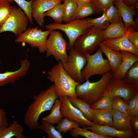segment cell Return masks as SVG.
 I'll return each mask as SVG.
<instances>
[{
    "instance_id": "cell-1",
    "label": "cell",
    "mask_w": 138,
    "mask_h": 138,
    "mask_svg": "<svg viewBox=\"0 0 138 138\" xmlns=\"http://www.w3.org/2000/svg\"><path fill=\"white\" fill-rule=\"evenodd\" d=\"M33 98L34 101L28 107L24 118L25 125L31 130L39 129L40 124L38 121L40 115L43 112L50 110L58 98L54 84L38 95L33 96Z\"/></svg>"
},
{
    "instance_id": "cell-2",
    "label": "cell",
    "mask_w": 138,
    "mask_h": 138,
    "mask_svg": "<svg viewBox=\"0 0 138 138\" xmlns=\"http://www.w3.org/2000/svg\"><path fill=\"white\" fill-rule=\"evenodd\" d=\"M113 75L110 71L102 75L97 81L91 82L88 79L83 84L77 85L76 88L77 97L92 105L102 96Z\"/></svg>"
},
{
    "instance_id": "cell-3",
    "label": "cell",
    "mask_w": 138,
    "mask_h": 138,
    "mask_svg": "<svg viewBox=\"0 0 138 138\" xmlns=\"http://www.w3.org/2000/svg\"><path fill=\"white\" fill-rule=\"evenodd\" d=\"M47 74V79L54 84L56 95L58 98L65 95L77 97L76 88L77 85L81 83L75 82L67 73L60 61L53 65Z\"/></svg>"
},
{
    "instance_id": "cell-4",
    "label": "cell",
    "mask_w": 138,
    "mask_h": 138,
    "mask_svg": "<svg viewBox=\"0 0 138 138\" xmlns=\"http://www.w3.org/2000/svg\"><path fill=\"white\" fill-rule=\"evenodd\" d=\"M45 27L48 30L58 29L63 31L68 39L67 49L69 50L73 48L74 42L78 37L85 35L93 26L85 19H81L72 20L65 24L54 22L46 25Z\"/></svg>"
},
{
    "instance_id": "cell-5",
    "label": "cell",
    "mask_w": 138,
    "mask_h": 138,
    "mask_svg": "<svg viewBox=\"0 0 138 138\" xmlns=\"http://www.w3.org/2000/svg\"><path fill=\"white\" fill-rule=\"evenodd\" d=\"M84 54L87 63L82 70L81 74L85 80L96 75H102L111 71L108 60L103 58L102 53L99 48L93 54L88 53Z\"/></svg>"
},
{
    "instance_id": "cell-6",
    "label": "cell",
    "mask_w": 138,
    "mask_h": 138,
    "mask_svg": "<svg viewBox=\"0 0 138 138\" xmlns=\"http://www.w3.org/2000/svg\"><path fill=\"white\" fill-rule=\"evenodd\" d=\"M104 30L94 27L90 28L85 35L77 38L74 42L73 48L80 53L91 54L97 49L99 44L104 39Z\"/></svg>"
},
{
    "instance_id": "cell-7",
    "label": "cell",
    "mask_w": 138,
    "mask_h": 138,
    "mask_svg": "<svg viewBox=\"0 0 138 138\" xmlns=\"http://www.w3.org/2000/svg\"><path fill=\"white\" fill-rule=\"evenodd\" d=\"M68 43L59 31L52 30L46 43V56H53L55 60L66 63L68 59L66 52Z\"/></svg>"
},
{
    "instance_id": "cell-8",
    "label": "cell",
    "mask_w": 138,
    "mask_h": 138,
    "mask_svg": "<svg viewBox=\"0 0 138 138\" xmlns=\"http://www.w3.org/2000/svg\"><path fill=\"white\" fill-rule=\"evenodd\" d=\"M29 21L28 17L23 10L20 7L14 6L8 17L0 28V34L10 31L18 37L26 30Z\"/></svg>"
},
{
    "instance_id": "cell-9",
    "label": "cell",
    "mask_w": 138,
    "mask_h": 138,
    "mask_svg": "<svg viewBox=\"0 0 138 138\" xmlns=\"http://www.w3.org/2000/svg\"><path fill=\"white\" fill-rule=\"evenodd\" d=\"M67 62L61 63L67 73L75 82L81 83L85 80L82 77V70L87 63L84 54L80 53L73 48L70 49Z\"/></svg>"
},
{
    "instance_id": "cell-10",
    "label": "cell",
    "mask_w": 138,
    "mask_h": 138,
    "mask_svg": "<svg viewBox=\"0 0 138 138\" xmlns=\"http://www.w3.org/2000/svg\"><path fill=\"white\" fill-rule=\"evenodd\" d=\"M52 30L42 31L38 27L26 29L15 40L17 43H27L33 47H37L39 52L42 53L46 51V43L47 37Z\"/></svg>"
},
{
    "instance_id": "cell-11",
    "label": "cell",
    "mask_w": 138,
    "mask_h": 138,
    "mask_svg": "<svg viewBox=\"0 0 138 138\" xmlns=\"http://www.w3.org/2000/svg\"><path fill=\"white\" fill-rule=\"evenodd\" d=\"M59 99L61 102V111L63 117L77 122L83 127L91 126L94 123L87 119L82 112L71 103L67 96H64Z\"/></svg>"
},
{
    "instance_id": "cell-12",
    "label": "cell",
    "mask_w": 138,
    "mask_h": 138,
    "mask_svg": "<svg viewBox=\"0 0 138 138\" xmlns=\"http://www.w3.org/2000/svg\"><path fill=\"white\" fill-rule=\"evenodd\" d=\"M109 83L111 88L112 97L119 96L126 102H128L138 92V87L113 76Z\"/></svg>"
},
{
    "instance_id": "cell-13",
    "label": "cell",
    "mask_w": 138,
    "mask_h": 138,
    "mask_svg": "<svg viewBox=\"0 0 138 138\" xmlns=\"http://www.w3.org/2000/svg\"><path fill=\"white\" fill-rule=\"evenodd\" d=\"M60 3L58 0H34L31 5L32 18L39 26H42L45 13Z\"/></svg>"
},
{
    "instance_id": "cell-14",
    "label": "cell",
    "mask_w": 138,
    "mask_h": 138,
    "mask_svg": "<svg viewBox=\"0 0 138 138\" xmlns=\"http://www.w3.org/2000/svg\"><path fill=\"white\" fill-rule=\"evenodd\" d=\"M85 127L99 135L112 137L136 138L137 135L134 131H124L116 129L112 126L100 125L93 123L91 126Z\"/></svg>"
},
{
    "instance_id": "cell-15",
    "label": "cell",
    "mask_w": 138,
    "mask_h": 138,
    "mask_svg": "<svg viewBox=\"0 0 138 138\" xmlns=\"http://www.w3.org/2000/svg\"><path fill=\"white\" fill-rule=\"evenodd\" d=\"M101 42L113 51H124L138 55V48L125 37L113 39H105Z\"/></svg>"
},
{
    "instance_id": "cell-16",
    "label": "cell",
    "mask_w": 138,
    "mask_h": 138,
    "mask_svg": "<svg viewBox=\"0 0 138 138\" xmlns=\"http://www.w3.org/2000/svg\"><path fill=\"white\" fill-rule=\"evenodd\" d=\"M20 63V67L18 70L0 73V86L14 83L17 79L26 75L30 66V62L26 59L21 60Z\"/></svg>"
},
{
    "instance_id": "cell-17",
    "label": "cell",
    "mask_w": 138,
    "mask_h": 138,
    "mask_svg": "<svg viewBox=\"0 0 138 138\" xmlns=\"http://www.w3.org/2000/svg\"><path fill=\"white\" fill-rule=\"evenodd\" d=\"M114 3L119 12L122 19V21L127 29L132 25L137 29L138 26L133 19L134 16H137V12L134 9V6H128L122 2L114 1Z\"/></svg>"
},
{
    "instance_id": "cell-18",
    "label": "cell",
    "mask_w": 138,
    "mask_h": 138,
    "mask_svg": "<svg viewBox=\"0 0 138 138\" xmlns=\"http://www.w3.org/2000/svg\"><path fill=\"white\" fill-rule=\"evenodd\" d=\"M120 51L122 54V61L117 71L113 74V77L122 79L127 71L134 63L138 61V55L127 51Z\"/></svg>"
},
{
    "instance_id": "cell-19",
    "label": "cell",
    "mask_w": 138,
    "mask_h": 138,
    "mask_svg": "<svg viewBox=\"0 0 138 138\" xmlns=\"http://www.w3.org/2000/svg\"><path fill=\"white\" fill-rule=\"evenodd\" d=\"M112 112V127L119 130L134 131L131 124V117L129 114L113 109Z\"/></svg>"
},
{
    "instance_id": "cell-20",
    "label": "cell",
    "mask_w": 138,
    "mask_h": 138,
    "mask_svg": "<svg viewBox=\"0 0 138 138\" xmlns=\"http://www.w3.org/2000/svg\"><path fill=\"white\" fill-rule=\"evenodd\" d=\"M98 46L102 53L107 57L111 67V71L114 74L117 71L121 63V52L112 50L102 42L99 44Z\"/></svg>"
},
{
    "instance_id": "cell-21",
    "label": "cell",
    "mask_w": 138,
    "mask_h": 138,
    "mask_svg": "<svg viewBox=\"0 0 138 138\" xmlns=\"http://www.w3.org/2000/svg\"><path fill=\"white\" fill-rule=\"evenodd\" d=\"M24 129L22 125L17 120L14 121L12 123L8 126L0 127V138H25L22 133Z\"/></svg>"
},
{
    "instance_id": "cell-22",
    "label": "cell",
    "mask_w": 138,
    "mask_h": 138,
    "mask_svg": "<svg viewBox=\"0 0 138 138\" xmlns=\"http://www.w3.org/2000/svg\"><path fill=\"white\" fill-rule=\"evenodd\" d=\"M127 29L122 21L110 24L104 30V39H113L123 36L126 37L127 34Z\"/></svg>"
},
{
    "instance_id": "cell-23",
    "label": "cell",
    "mask_w": 138,
    "mask_h": 138,
    "mask_svg": "<svg viewBox=\"0 0 138 138\" xmlns=\"http://www.w3.org/2000/svg\"><path fill=\"white\" fill-rule=\"evenodd\" d=\"M93 122L100 125L112 126V108L93 110Z\"/></svg>"
},
{
    "instance_id": "cell-24",
    "label": "cell",
    "mask_w": 138,
    "mask_h": 138,
    "mask_svg": "<svg viewBox=\"0 0 138 138\" xmlns=\"http://www.w3.org/2000/svg\"><path fill=\"white\" fill-rule=\"evenodd\" d=\"M112 98L111 88L109 83L102 96L99 100L90 106V107L93 110L112 108Z\"/></svg>"
},
{
    "instance_id": "cell-25",
    "label": "cell",
    "mask_w": 138,
    "mask_h": 138,
    "mask_svg": "<svg viewBox=\"0 0 138 138\" xmlns=\"http://www.w3.org/2000/svg\"><path fill=\"white\" fill-rule=\"evenodd\" d=\"M67 97L71 103L79 109L87 119L90 121H92L93 110L91 108L90 106L77 97L75 98Z\"/></svg>"
},
{
    "instance_id": "cell-26",
    "label": "cell",
    "mask_w": 138,
    "mask_h": 138,
    "mask_svg": "<svg viewBox=\"0 0 138 138\" xmlns=\"http://www.w3.org/2000/svg\"><path fill=\"white\" fill-rule=\"evenodd\" d=\"M61 103L60 99H56L50 110V113L42 120L52 124L59 123L63 117L60 110Z\"/></svg>"
},
{
    "instance_id": "cell-27",
    "label": "cell",
    "mask_w": 138,
    "mask_h": 138,
    "mask_svg": "<svg viewBox=\"0 0 138 138\" xmlns=\"http://www.w3.org/2000/svg\"><path fill=\"white\" fill-rule=\"evenodd\" d=\"M96 10L93 2L78 7L71 18V20L82 19L96 13Z\"/></svg>"
},
{
    "instance_id": "cell-28",
    "label": "cell",
    "mask_w": 138,
    "mask_h": 138,
    "mask_svg": "<svg viewBox=\"0 0 138 138\" xmlns=\"http://www.w3.org/2000/svg\"><path fill=\"white\" fill-rule=\"evenodd\" d=\"M64 14V4L60 3L57 4L47 12L45 14V16L51 17L54 20L55 23L61 24L63 21Z\"/></svg>"
},
{
    "instance_id": "cell-29",
    "label": "cell",
    "mask_w": 138,
    "mask_h": 138,
    "mask_svg": "<svg viewBox=\"0 0 138 138\" xmlns=\"http://www.w3.org/2000/svg\"><path fill=\"white\" fill-rule=\"evenodd\" d=\"M122 79L138 87V61L134 63L127 71Z\"/></svg>"
},
{
    "instance_id": "cell-30",
    "label": "cell",
    "mask_w": 138,
    "mask_h": 138,
    "mask_svg": "<svg viewBox=\"0 0 138 138\" xmlns=\"http://www.w3.org/2000/svg\"><path fill=\"white\" fill-rule=\"evenodd\" d=\"M70 134L74 137H77L79 136L86 138H112L110 137L102 136L96 133L91 131L88 130L85 127L81 128L79 126L72 129L70 131Z\"/></svg>"
},
{
    "instance_id": "cell-31",
    "label": "cell",
    "mask_w": 138,
    "mask_h": 138,
    "mask_svg": "<svg viewBox=\"0 0 138 138\" xmlns=\"http://www.w3.org/2000/svg\"><path fill=\"white\" fill-rule=\"evenodd\" d=\"M41 124L39 129L45 132L48 135L47 138H63L60 133L56 129V126L43 120L41 121Z\"/></svg>"
},
{
    "instance_id": "cell-32",
    "label": "cell",
    "mask_w": 138,
    "mask_h": 138,
    "mask_svg": "<svg viewBox=\"0 0 138 138\" xmlns=\"http://www.w3.org/2000/svg\"><path fill=\"white\" fill-rule=\"evenodd\" d=\"M93 27L100 30H105L110 24L105 13L104 11L102 16L99 17L92 18H87L85 19Z\"/></svg>"
},
{
    "instance_id": "cell-33",
    "label": "cell",
    "mask_w": 138,
    "mask_h": 138,
    "mask_svg": "<svg viewBox=\"0 0 138 138\" xmlns=\"http://www.w3.org/2000/svg\"><path fill=\"white\" fill-rule=\"evenodd\" d=\"M79 126L77 122L70 120L64 117L57 123V125L56 127V128L60 133H65L70 131L72 129Z\"/></svg>"
},
{
    "instance_id": "cell-34",
    "label": "cell",
    "mask_w": 138,
    "mask_h": 138,
    "mask_svg": "<svg viewBox=\"0 0 138 138\" xmlns=\"http://www.w3.org/2000/svg\"><path fill=\"white\" fill-rule=\"evenodd\" d=\"M7 0H0V28L8 17L13 6Z\"/></svg>"
},
{
    "instance_id": "cell-35",
    "label": "cell",
    "mask_w": 138,
    "mask_h": 138,
    "mask_svg": "<svg viewBox=\"0 0 138 138\" xmlns=\"http://www.w3.org/2000/svg\"><path fill=\"white\" fill-rule=\"evenodd\" d=\"M63 1L65 14L63 21L67 23L71 21V18L78 6L74 0H64Z\"/></svg>"
},
{
    "instance_id": "cell-36",
    "label": "cell",
    "mask_w": 138,
    "mask_h": 138,
    "mask_svg": "<svg viewBox=\"0 0 138 138\" xmlns=\"http://www.w3.org/2000/svg\"><path fill=\"white\" fill-rule=\"evenodd\" d=\"M10 3L15 2L25 12L28 17L30 23L33 24L31 13V5L34 0L27 1L25 0H7Z\"/></svg>"
},
{
    "instance_id": "cell-37",
    "label": "cell",
    "mask_w": 138,
    "mask_h": 138,
    "mask_svg": "<svg viewBox=\"0 0 138 138\" xmlns=\"http://www.w3.org/2000/svg\"><path fill=\"white\" fill-rule=\"evenodd\" d=\"M112 108L124 113H127L128 102L124 101L119 96L112 97Z\"/></svg>"
},
{
    "instance_id": "cell-38",
    "label": "cell",
    "mask_w": 138,
    "mask_h": 138,
    "mask_svg": "<svg viewBox=\"0 0 138 138\" xmlns=\"http://www.w3.org/2000/svg\"><path fill=\"white\" fill-rule=\"evenodd\" d=\"M105 13L107 18L110 24L122 21V17L117 7L111 5L106 10Z\"/></svg>"
},
{
    "instance_id": "cell-39",
    "label": "cell",
    "mask_w": 138,
    "mask_h": 138,
    "mask_svg": "<svg viewBox=\"0 0 138 138\" xmlns=\"http://www.w3.org/2000/svg\"><path fill=\"white\" fill-rule=\"evenodd\" d=\"M114 0H93L96 10V13L99 14L106 12L108 8L113 4Z\"/></svg>"
},
{
    "instance_id": "cell-40",
    "label": "cell",
    "mask_w": 138,
    "mask_h": 138,
    "mask_svg": "<svg viewBox=\"0 0 138 138\" xmlns=\"http://www.w3.org/2000/svg\"><path fill=\"white\" fill-rule=\"evenodd\" d=\"M127 114L131 117L138 116V92L128 102Z\"/></svg>"
},
{
    "instance_id": "cell-41",
    "label": "cell",
    "mask_w": 138,
    "mask_h": 138,
    "mask_svg": "<svg viewBox=\"0 0 138 138\" xmlns=\"http://www.w3.org/2000/svg\"><path fill=\"white\" fill-rule=\"evenodd\" d=\"M135 28L130 26L127 28V34L126 36L129 40L138 48V32L136 31Z\"/></svg>"
},
{
    "instance_id": "cell-42",
    "label": "cell",
    "mask_w": 138,
    "mask_h": 138,
    "mask_svg": "<svg viewBox=\"0 0 138 138\" xmlns=\"http://www.w3.org/2000/svg\"><path fill=\"white\" fill-rule=\"evenodd\" d=\"M9 125L6 116V113L4 109L0 108V127Z\"/></svg>"
},
{
    "instance_id": "cell-43",
    "label": "cell",
    "mask_w": 138,
    "mask_h": 138,
    "mask_svg": "<svg viewBox=\"0 0 138 138\" xmlns=\"http://www.w3.org/2000/svg\"><path fill=\"white\" fill-rule=\"evenodd\" d=\"M131 124L134 131L136 135H138V116L131 117Z\"/></svg>"
},
{
    "instance_id": "cell-44",
    "label": "cell",
    "mask_w": 138,
    "mask_h": 138,
    "mask_svg": "<svg viewBox=\"0 0 138 138\" xmlns=\"http://www.w3.org/2000/svg\"><path fill=\"white\" fill-rule=\"evenodd\" d=\"M78 7L82 5L93 2V0H74Z\"/></svg>"
},
{
    "instance_id": "cell-45",
    "label": "cell",
    "mask_w": 138,
    "mask_h": 138,
    "mask_svg": "<svg viewBox=\"0 0 138 138\" xmlns=\"http://www.w3.org/2000/svg\"><path fill=\"white\" fill-rule=\"evenodd\" d=\"M138 0H122V2L126 5L131 6L134 5L138 2Z\"/></svg>"
},
{
    "instance_id": "cell-46",
    "label": "cell",
    "mask_w": 138,
    "mask_h": 138,
    "mask_svg": "<svg viewBox=\"0 0 138 138\" xmlns=\"http://www.w3.org/2000/svg\"><path fill=\"white\" fill-rule=\"evenodd\" d=\"M115 1L119 2H122V0H114Z\"/></svg>"
},
{
    "instance_id": "cell-47",
    "label": "cell",
    "mask_w": 138,
    "mask_h": 138,
    "mask_svg": "<svg viewBox=\"0 0 138 138\" xmlns=\"http://www.w3.org/2000/svg\"><path fill=\"white\" fill-rule=\"evenodd\" d=\"M59 0V1L61 2V1H63L64 0Z\"/></svg>"
}]
</instances>
